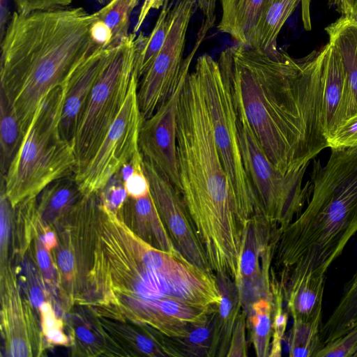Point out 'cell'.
<instances>
[{
  "instance_id": "23",
  "label": "cell",
  "mask_w": 357,
  "mask_h": 357,
  "mask_svg": "<svg viewBox=\"0 0 357 357\" xmlns=\"http://www.w3.org/2000/svg\"><path fill=\"white\" fill-rule=\"evenodd\" d=\"M172 6L173 2L169 1L163 5L155 26L148 36L142 33L137 36L135 70L138 79L149 68L165 43L172 22Z\"/></svg>"
},
{
  "instance_id": "18",
  "label": "cell",
  "mask_w": 357,
  "mask_h": 357,
  "mask_svg": "<svg viewBox=\"0 0 357 357\" xmlns=\"http://www.w3.org/2000/svg\"><path fill=\"white\" fill-rule=\"evenodd\" d=\"M215 275L221 299L215 317L211 356H227L234 328L243 308L234 282L225 275Z\"/></svg>"
},
{
  "instance_id": "14",
  "label": "cell",
  "mask_w": 357,
  "mask_h": 357,
  "mask_svg": "<svg viewBox=\"0 0 357 357\" xmlns=\"http://www.w3.org/2000/svg\"><path fill=\"white\" fill-rule=\"evenodd\" d=\"M112 50L96 49L77 67L67 82L59 128L63 138L72 144L81 114L109 63Z\"/></svg>"
},
{
  "instance_id": "4",
  "label": "cell",
  "mask_w": 357,
  "mask_h": 357,
  "mask_svg": "<svg viewBox=\"0 0 357 357\" xmlns=\"http://www.w3.org/2000/svg\"><path fill=\"white\" fill-rule=\"evenodd\" d=\"M325 165L312 159V195L280 234L271 268L325 275L357 232V148L331 149Z\"/></svg>"
},
{
  "instance_id": "41",
  "label": "cell",
  "mask_w": 357,
  "mask_h": 357,
  "mask_svg": "<svg viewBox=\"0 0 357 357\" xmlns=\"http://www.w3.org/2000/svg\"><path fill=\"white\" fill-rule=\"evenodd\" d=\"M11 355L13 356H26V348L21 340H14L10 347Z\"/></svg>"
},
{
  "instance_id": "2",
  "label": "cell",
  "mask_w": 357,
  "mask_h": 357,
  "mask_svg": "<svg viewBox=\"0 0 357 357\" xmlns=\"http://www.w3.org/2000/svg\"><path fill=\"white\" fill-rule=\"evenodd\" d=\"M177 158L180 193L215 275L238 287L250 225L233 199L213 137L199 75L194 68L179 96Z\"/></svg>"
},
{
  "instance_id": "17",
  "label": "cell",
  "mask_w": 357,
  "mask_h": 357,
  "mask_svg": "<svg viewBox=\"0 0 357 357\" xmlns=\"http://www.w3.org/2000/svg\"><path fill=\"white\" fill-rule=\"evenodd\" d=\"M329 43L341 55L347 80V91L340 123L357 111V24L342 16L325 28Z\"/></svg>"
},
{
  "instance_id": "36",
  "label": "cell",
  "mask_w": 357,
  "mask_h": 357,
  "mask_svg": "<svg viewBox=\"0 0 357 357\" xmlns=\"http://www.w3.org/2000/svg\"><path fill=\"white\" fill-rule=\"evenodd\" d=\"M357 0H329L331 4L333 5L337 11H338L342 16L349 17L355 6Z\"/></svg>"
},
{
  "instance_id": "24",
  "label": "cell",
  "mask_w": 357,
  "mask_h": 357,
  "mask_svg": "<svg viewBox=\"0 0 357 357\" xmlns=\"http://www.w3.org/2000/svg\"><path fill=\"white\" fill-rule=\"evenodd\" d=\"M322 314L306 320L293 321L286 340L289 356L291 357H315L322 348L320 330Z\"/></svg>"
},
{
  "instance_id": "9",
  "label": "cell",
  "mask_w": 357,
  "mask_h": 357,
  "mask_svg": "<svg viewBox=\"0 0 357 357\" xmlns=\"http://www.w3.org/2000/svg\"><path fill=\"white\" fill-rule=\"evenodd\" d=\"M196 3V0L173 2L172 22L165 43L138 81L137 101L144 121L174 93L211 29L202 22L192 50L184 58L187 32Z\"/></svg>"
},
{
  "instance_id": "15",
  "label": "cell",
  "mask_w": 357,
  "mask_h": 357,
  "mask_svg": "<svg viewBox=\"0 0 357 357\" xmlns=\"http://www.w3.org/2000/svg\"><path fill=\"white\" fill-rule=\"evenodd\" d=\"M271 277L282 287L285 307L293 321L322 314L325 275L297 269L282 273L271 272Z\"/></svg>"
},
{
  "instance_id": "7",
  "label": "cell",
  "mask_w": 357,
  "mask_h": 357,
  "mask_svg": "<svg viewBox=\"0 0 357 357\" xmlns=\"http://www.w3.org/2000/svg\"><path fill=\"white\" fill-rule=\"evenodd\" d=\"M137 36L129 33L113 48L109 63L81 114L73 142L75 174L95 154L123 105L135 70Z\"/></svg>"
},
{
  "instance_id": "22",
  "label": "cell",
  "mask_w": 357,
  "mask_h": 357,
  "mask_svg": "<svg viewBox=\"0 0 357 357\" xmlns=\"http://www.w3.org/2000/svg\"><path fill=\"white\" fill-rule=\"evenodd\" d=\"M12 101L0 88V169L3 178L24 139Z\"/></svg>"
},
{
  "instance_id": "6",
  "label": "cell",
  "mask_w": 357,
  "mask_h": 357,
  "mask_svg": "<svg viewBox=\"0 0 357 357\" xmlns=\"http://www.w3.org/2000/svg\"><path fill=\"white\" fill-rule=\"evenodd\" d=\"M200 77L215 144L227 172L231 195L241 215L249 222L259 215L258 202L244 167L237 116L227 83L218 61L208 54L194 67Z\"/></svg>"
},
{
  "instance_id": "21",
  "label": "cell",
  "mask_w": 357,
  "mask_h": 357,
  "mask_svg": "<svg viewBox=\"0 0 357 357\" xmlns=\"http://www.w3.org/2000/svg\"><path fill=\"white\" fill-rule=\"evenodd\" d=\"M357 327V270L338 304L320 330L324 344Z\"/></svg>"
},
{
  "instance_id": "44",
  "label": "cell",
  "mask_w": 357,
  "mask_h": 357,
  "mask_svg": "<svg viewBox=\"0 0 357 357\" xmlns=\"http://www.w3.org/2000/svg\"><path fill=\"white\" fill-rule=\"evenodd\" d=\"M38 261L40 268L45 269L47 268L50 266V257L45 250H40L38 252Z\"/></svg>"
},
{
  "instance_id": "37",
  "label": "cell",
  "mask_w": 357,
  "mask_h": 357,
  "mask_svg": "<svg viewBox=\"0 0 357 357\" xmlns=\"http://www.w3.org/2000/svg\"><path fill=\"white\" fill-rule=\"evenodd\" d=\"M58 264L63 271H70L74 266V257L69 251L63 250L59 254Z\"/></svg>"
},
{
  "instance_id": "35",
  "label": "cell",
  "mask_w": 357,
  "mask_h": 357,
  "mask_svg": "<svg viewBox=\"0 0 357 357\" xmlns=\"http://www.w3.org/2000/svg\"><path fill=\"white\" fill-rule=\"evenodd\" d=\"M197 6L204 15V21L211 28L215 22V10L218 0H196Z\"/></svg>"
},
{
  "instance_id": "3",
  "label": "cell",
  "mask_w": 357,
  "mask_h": 357,
  "mask_svg": "<svg viewBox=\"0 0 357 357\" xmlns=\"http://www.w3.org/2000/svg\"><path fill=\"white\" fill-rule=\"evenodd\" d=\"M94 13L82 7L15 11L1 39V89L16 111L24 135L43 98L66 84L93 52Z\"/></svg>"
},
{
  "instance_id": "1",
  "label": "cell",
  "mask_w": 357,
  "mask_h": 357,
  "mask_svg": "<svg viewBox=\"0 0 357 357\" xmlns=\"http://www.w3.org/2000/svg\"><path fill=\"white\" fill-rule=\"evenodd\" d=\"M324 48L294 59L237 44L218 60L237 115L284 174L307 169L328 144L324 128Z\"/></svg>"
},
{
  "instance_id": "30",
  "label": "cell",
  "mask_w": 357,
  "mask_h": 357,
  "mask_svg": "<svg viewBox=\"0 0 357 357\" xmlns=\"http://www.w3.org/2000/svg\"><path fill=\"white\" fill-rule=\"evenodd\" d=\"M357 351V327L323 345L315 357H354Z\"/></svg>"
},
{
  "instance_id": "32",
  "label": "cell",
  "mask_w": 357,
  "mask_h": 357,
  "mask_svg": "<svg viewBox=\"0 0 357 357\" xmlns=\"http://www.w3.org/2000/svg\"><path fill=\"white\" fill-rule=\"evenodd\" d=\"M128 196L138 199L148 195L151 192L149 180L143 169V163L134 170L123 182Z\"/></svg>"
},
{
  "instance_id": "46",
  "label": "cell",
  "mask_w": 357,
  "mask_h": 357,
  "mask_svg": "<svg viewBox=\"0 0 357 357\" xmlns=\"http://www.w3.org/2000/svg\"><path fill=\"white\" fill-rule=\"evenodd\" d=\"M169 1V0H154L152 9H159L160 8L162 7L165 3Z\"/></svg>"
},
{
  "instance_id": "20",
  "label": "cell",
  "mask_w": 357,
  "mask_h": 357,
  "mask_svg": "<svg viewBox=\"0 0 357 357\" xmlns=\"http://www.w3.org/2000/svg\"><path fill=\"white\" fill-rule=\"evenodd\" d=\"M301 2L309 10V0H269L248 46L264 51L276 50L277 39L283 25Z\"/></svg>"
},
{
  "instance_id": "5",
  "label": "cell",
  "mask_w": 357,
  "mask_h": 357,
  "mask_svg": "<svg viewBox=\"0 0 357 357\" xmlns=\"http://www.w3.org/2000/svg\"><path fill=\"white\" fill-rule=\"evenodd\" d=\"M66 84L52 89L42 100L9 169L1 178L13 206L34 199L52 182L75 174L73 145L60 132Z\"/></svg>"
},
{
  "instance_id": "43",
  "label": "cell",
  "mask_w": 357,
  "mask_h": 357,
  "mask_svg": "<svg viewBox=\"0 0 357 357\" xmlns=\"http://www.w3.org/2000/svg\"><path fill=\"white\" fill-rule=\"evenodd\" d=\"M77 335L83 342L91 344L94 341V337L92 333L84 327H79L76 331Z\"/></svg>"
},
{
  "instance_id": "29",
  "label": "cell",
  "mask_w": 357,
  "mask_h": 357,
  "mask_svg": "<svg viewBox=\"0 0 357 357\" xmlns=\"http://www.w3.org/2000/svg\"><path fill=\"white\" fill-rule=\"evenodd\" d=\"M328 148H357V111L326 135Z\"/></svg>"
},
{
  "instance_id": "31",
  "label": "cell",
  "mask_w": 357,
  "mask_h": 357,
  "mask_svg": "<svg viewBox=\"0 0 357 357\" xmlns=\"http://www.w3.org/2000/svg\"><path fill=\"white\" fill-rule=\"evenodd\" d=\"M247 312L243 309L233 330L227 356H247L248 346L245 339Z\"/></svg>"
},
{
  "instance_id": "48",
  "label": "cell",
  "mask_w": 357,
  "mask_h": 357,
  "mask_svg": "<svg viewBox=\"0 0 357 357\" xmlns=\"http://www.w3.org/2000/svg\"><path fill=\"white\" fill-rule=\"evenodd\" d=\"M100 5L105 6L111 0H93Z\"/></svg>"
},
{
  "instance_id": "47",
  "label": "cell",
  "mask_w": 357,
  "mask_h": 357,
  "mask_svg": "<svg viewBox=\"0 0 357 357\" xmlns=\"http://www.w3.org/2000/svg\"><path fill=\"white\" fill-rule=\"evenodd\" d=\"M349 17L357 24V1L355 3L353 12Z\"/></svg>"
},
{
  "instance_id": "11",
  "label": "cell",
  "mask_w": 357,
  "mask_h": 357,
  "mask_svg": "<svg viewBox=\"0 0 357 357\" xmlns=\"http://www.w3.org/2000/svg\"><path fill=\"white\" fill-rule=\"evenodd\" d=\"M143 169L159 214L178 250L195 265L213 273L181 193L144 159Z\"/></svg>"
},
{
  "instance_id": "39",
  "label": "cell",
  "mask_w": 357,
  "mask_h": 357,
  "mask_svg": "<svg viewBox=\"0 0 357 357\" xmlns=\"http://www.w3.org/2000/svg\"><path fill=\"white\" fill-rule=\"evenodd\" d=\"M8 1L0 0V29H1V39L3 38L6 31V24L8 20Z\"/></svg>"
},
{
  "instance_id": "28",
  "label": "cell",
  "mask_w": 357,
  "mask_h": 357,
  "mask_svg": "<svg viewBox=\"0 0 357 357\" xmlns=\"http://www.w3.org/2000/svg\"><path fill=\"white\" fill-rule=\"evenodd\" d=\"M216 312L210 315L205 324L194 327L185 337L176 338L185 356H211Z\"/></svg>"
},
{
  "instance_id": "26",
  "label": "cell",
  "mask_w": 357,
  "mask_h": 357,
  "mask_svg": "<svg viewBox=\"0 0 357 357\" xmlns=\"http://www.w3.org/2000/svg\"><path fill=\"white\" fill-rule=\"evenodd\" d=\"M140 0H111L101 9L94 13L102 21L112 34V47H116L127 37L130 16Z\"/></svg>"
},
{
  "instance_id": "8",
  "label": "cell",
  "mask_w": 357,
  "mask_h": 357,
  "mask_svg": "<svg viewBox=\"0 0 357 357\" xmlns=\"http://www.w3.org/2000/svg\"><path fill=\"white\" fill-rule=\"evenodd\" d=\"M244 167L253 187L260 215L282 231L304 209L312 195L307 169L284 174L268 160L245 119L236 114Z\"/></svg>"
},
{
  "instance_id": "49",
  "label": "cell",
  "mask_w": 357,
  "mask_h": 357,
  "mask_svg": "<svg viewBox=\"0 0 357 357\" xmlns=\"http://www.w3.org/2000/svg\"><path fill=\"white\" fill-rule=\"evenodd\" d=\"M354 357H357V351H356V354H354Z\"/></svg>"
},
{
  "instance_id": "45",
  "label": "cell",
  "mask_w": 357,
  "mask_h": 357,
  "mask_svg": "<svg viewBox=\"0 0 357 357\" xmlns=\"http://www.w3.org/2000/svg\"><path fill=\"white\" fill-rule=\"evenodd\" d=\"M45 246L47 249L50 250L56 245V238L54 234L52 231H49L45 235Z\"/></svg>"
},
{
  "instance_id": "13",
  "label": "cell",
  "mask_w": 357,
  "mask_h": 357,
  "mask_svg": "<svg viewBox=\"0 0 357 357\" xmlns=\"http://www.w3.org/2000/svg\"><path fill=\"white\" fill-rule=\"evenodd\" d=\"M280 234L263 216H255L250 223L241 259L238 289L244 310L261 298L272 301L271 270Z\"/></svg>"
},
{
  "instance_id": "40",
  "label": "cell",
  "mask_w": 357,
  "mask_h": 357,
  "mask_svg": "<svg viewBox=\"0 0 357 357\" xmlns=\"http://www.w3.org/2000/svg\"><path fill=\"white\" fill-rule=\"evenodd\" d=\"M46 335L50 341L56 344H64L67 341L66 337L59 330V328H53L47 331Z\"/></svg>"
},
{
  "instance_id": "12",
  "label": "cell",
  "mask_w": 357,
  "mask_h": 357,
  "mask_svg": "<svg viewBox=\"0 0 357 357\" xmlns=\"http://www.w3.org/2000/svg\"><path fill=\"white\" fill-rule=\"evenodd\" d=\"M190 70V69H189ZM189 70L183 74L174 93L155 113L143 121L139 147L143 159L150 162L180 192L177 158V116L180 93Z\"/></svg>"
},
{
  "instance_id": "42",
  "label": "cell",
  "mask_w": 357,
  "mask_h": 357,
  "mask_svg": "<svg viewBox=\"0 0 357 357\" xmlns=\"http://www.w3.org/2000/svg\"><path fill=\"white\" fill-rule=\"evenodd\" d=\"M30 299L32 305L35 307H40L43 303V296L38 288L33 287L31 289L30 292Z\"/></svg>"
},
{
  "instance_id": "10",
  "label": "cell",
  "mask_w": 357,
  "mask_h": 357,
  "mask_svg": "<svg viewBox=\"0 0 357 357\" xmlns=\"http://www.w3.org/2000/svg\"><path fill=\"white\" fill-rule=\"evenodd\" d=\"M135 70L123 105L99 148L75 178L84 196L101 191L121 167L139 151L143 118L137 101Z\"/></svg>"
},
{
  "instance_id": "19",
  "label": "cell",
  "mask_w": 357,
  "mask_h": 357,
  "mask_svg": "<svg viewBox=\"0 0 357 357\" xmlns=\"http://www.w3.org/2000/svg\"><path fill=\"white\" fill-rule=\"evenodd\" d=\"M221 19L218 29L237 44L248 46L254 29L269 0H219Z\"/></svg>"
},
{
  "instance_id": "25",
  "label": "cell",
  "mask_w": 357,
  "mask_h": 357,
  "mask_svg": "<svg viewBox=\"0 0 357 357\" xmlns=\"http://www.w3.org/2000/svg\"><path fill=\"white\" fill-rule=\"evenodd\" d=\"M247 309L250 340L256 356H269L272 338V301L261 298L252 303Z\"/></svg>"
},
{
  "instance_id": "16",
  "label": "cell",
  "mask_w": 357,
  "mask_h": 357,
  "mask_svg": "<svg viewBox=\"0 0 357 357\" xmlns=\"http://www.w3.org/2000/svg\"><path fill=\"white\" fill-rule=\"evenodd\" d=\"M322 115L326 135L340 123V116L347 91V80L341 55L329 42L323 47Z\"/></svg>"
},
{
  "instance_id": "34",
  "label": "cell",
  "mask_w": 357,
  "mask_h": 357,
  "mask_svg": "<svg viewBox=\"0 0 357 357\" xmlns=\"http://www.w3.org/2000/svg\"><path fill=\"white\" fill-rule=\"evenodd\" d=\"M73 0H14L16 11L28 14L37 10L66 8Z\"/></svg>"
},
{
  "instance_id": "33",
  "label": "cell",
  "mask_w": 357,
  "mask_h": 357,
  "mask_svg": "<svg viewBox=\"0 0 357 357\" xmlns=\"http://www.w3.org/2000/svg\"><path fill=\"white\" fill-rule=\"evenodd\" d=\"M99 192H101L105 204H107V206H105L114 209L121 208L128 195L123 183L118 174L114 176L107 185Z\"/></svg>"
},
{
  "instance_id": "27",
  "label": "cell",
  "mask_w": 357,
  "mask_h": 357,
  "mask_svg": "<svg viewBox=\"0 0 357 357\" xmlns=\"http://www.w3.org/2000/svg\"><path fill=\"white\" fill-rule=\"evenodd\" d=\"M272 292V338L269 356L278 357L282 356V342L285 336L289 312L284 308L282 289L274 279H271Z\"/></svg>"
},
{
  "instance_id": "38",
  "label": "cell",
  "mask_w": 357,
  "mask_h": 357,
  "mask_svg": "<svg viewBox=\"0 0 357 357\" xmlns=\"http://www.w3.org/2000/svg\"><path fill=\"white\" fill-rule=\"evenodd\" d=\"M42 314L43 317V328L45 333L49 330L59 328L61 326V322L56 319L52 309L42 312Z\"/></svg>"
}]
</instances>
